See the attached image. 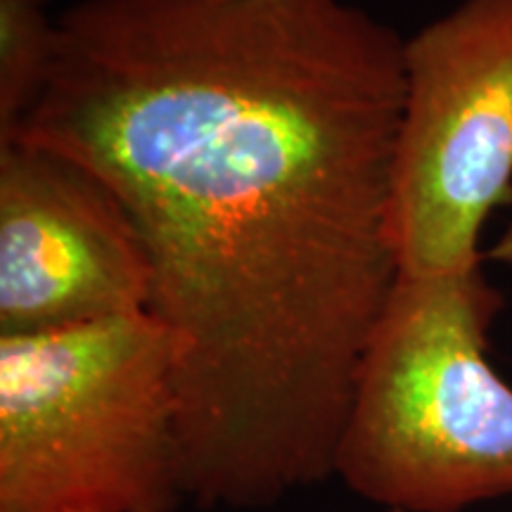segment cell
<instances>
[{
  "label": "cell",
  "mask_w": 512,
  "mask_h": 512,
  "mask_svg": "<svg viewBox=\"0 0 512 512\" xmlns=\"http://www.w3.org/2000/svg\"><path fill=\"white\" fill-rule=\"evenodd\" d=\"M505 299L482 266L399 275L358 370L335 475L396 512L512 496V387L489 361Z\"/></svg>",
  "instance_id": "2"
},
{
  "label": "cell",
  "mask_w": 512,
  "mask_h": 512,
  "mask_svg": "<svg viewBox=\"0 0 512 512\" xmlns=\"http://www.w3.org/2000/svg\"><path fill=\"white\" fill-rule=\"evenodd\" d=\"M50 0H0V145L19 128L46 91L57 53Z\"/></svg>",
  "instance_id": "6"
},
{
  "label": "cell",
  "mask_w": 512,
  "mask_h": 512,
  "mask_svg": "<svg viewBox=\"0 0 512 512\" xmlns=\"http://www.w3.org/2000/svg\"><path fill=\"white\" fill-rule=\"evenodd\" d=\"M152 268L117 195L86 166L0 145V337L147 313Z\"/></svg>",
  "instance_id": "5"
},
{
  "label": "cell",
  "mask_w": 512,
  "mask_h": 512,
  "mask_svg": "<svg viewBox=\"0 0 512 512\" xmlns=\"http://www.w3.org/2000/svg\"><path fill=\"white\" fill-rule=\"evenodd\" d=\"M512 204V0H465L403 43L389 240L401 275L482 266Z\"/></svg>",
  "instance_id": "4"
},
{
  "label": "cell",
  "mask_w": 512,
  "mask_h": 512,
  "mask_svg": "<svg viewBox=\"0 0 512 512\" xmlns=\"http://www.w3.org/2000/svg\"><path fill=\"white\" fill-rule=\"evenodd\" d=\"M382 512H396V510H382Z\"/></svg>",
  "instance_id": "8"
},
{
  "label": "cell",
  "mask_w": 512,
  "mask_h": 512,
  "mask_svg": "<svg viewBox=\"0 0 512 512\" xmlns=\"http://www.w3.org/2000/svg\"><path fill=\"white\" fill-rule=\"evenodd\" d=\"M484 259L512 266V223L505 228V233L501 235V238L494 242V247H491L489 252H484Z\"/></svg>",
  "instance_id": "7"
},
{
  "label": "cell",
  "mask_w": 512,
  "mask_h": 512,
  "mask_svg": "<svg viewBox=\"0 0 512 512\" xmlns=\"http://www.w3.org/2000/svg\"><path fill=\"white\" fill-rule=\"evenodd\" d=\"M57 29L15 140L93 171L143 242L185 498L325 482L401 275L406 41L349 0H76Z\"/></svg>",
  "instance_id": "1"
},
{
  "label": "cell",
  "mask_w": 512,
  "mask_h": 512,
  "mask_svg": "<svg viewBox=\"0 0 512 512\" xmlns=\"http://www.w3.org/2000/svg\"><path fill=\"white\" fill-rule=\"evenodd\" d=\"M174 344L150 313L0 337V512H176Z\"/></svg>",
  "instance_id": "3"
}]
</instances>
